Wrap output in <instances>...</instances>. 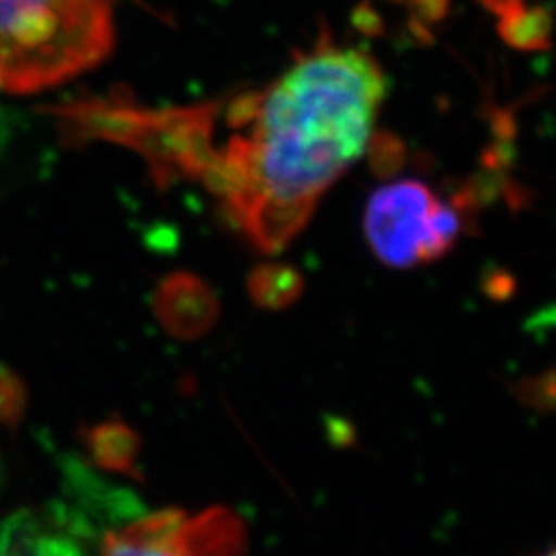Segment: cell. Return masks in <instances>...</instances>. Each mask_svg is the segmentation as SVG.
<instances>
[{
  "mask_svg": "<svg viewBox=\"0 0 556 556\" xmlns=\"http://www.w3.org/2000/svg\"><path fill=\"white\" fill-rule=\"evenodd\" d=\"M388 79L355 46L319 40L277 79L229 100L149 110L85 100L80 140L126 144L161 179L200 184L262 254L282 252L376 137Z\"/></svg>",
  "mask_w": 556,
  "mask_h": 556,
  "instance_id": "6da1fadb",
  "label": "cell"
},
{
  "mask_svg": "<svg viewBox=\"0 0 556 556\" xmlns=\"http://www.w3.org/2000/svg\"><path fill=\"white\" fill-rule=\"evenodd\" d=\"M112 0H0V87L31 93L105 59Z\"/></svg>",
  "mask_w": 556,
  "mask_h": 556,
  "instance_id": "7a4b0ae2",
  "label": "cell"
},
{
  "mask_svg": "<svg viewBox=\"0 0 556 556\" xmlns=\"http://www.w3.org/2000/svg\"><path fill=\"white\" fill-rule=\"evenodd\" d=\"M454 200L418 179H397L374 192L365 211V238L386 266L408 270L443 258L464 231Z\"/></svg>",
  "mask_w": 556,
  "mask_h": 556,
  "instance_id": "3957f363",
  "label": "cell"
},
{
  "mask_svg": "<svg viewBox=\"0 0 556 556\" xmlns=\"http://www.w3.org/2000/svg\"><path fill=\"white\" fill-rule=\"evenodd\" d=\"M245 542L243 521L225 507L199 516L163 509L110 530L101 556H245Z\"/></svg>",
  "mask_w": 556,
  "mask_h": 556,
  "instance_id": "277c9868",
  "label": "cell"
},
{
  "mask_svg": "<svg viewBox=\"0 0 556 556\" xmlns=\"http://www.w3.org/2000/svg\"><path fill=\"white\" fill-rule=\"evenodd\" d=\"M89 526L71 507L48 503L0 523V556H93Z\"/></svg>",
  "mask_w": 556,
  "mask_h": 556,
  "instance_id": "5b68a950",
  "label": "cell"
},
{
  "mask_svg": "<svg viewBox=\"0 0 556 556\" xmlns=\"http://www.w3.org/2000/svg\"><path fill=\"white\" fill-rule=\"evenodd\" d=\"M155 312L161 326L179 340H199L211 332L219 318L213 291L190 275L169 277L157 291Z\"/></svg>",
  "mask_w": 556,
  "mask_h": 556,
  "instance_id": "8992f818",
  "label": "cell"
},
{
  "mask_svg": "<svg viewBox=\"0 0 556 556\" xmlns=\"http://www.w3.org/2000/svg\"><path fill=\"white\" fill-rule=\"evenodd\" d=\"M89 452L103 470L142 478L139 472L140 439L126 422L108 420L87 433Z\"/></svg>",
  "mask_w": 556,
  "mask_h": 556,
  "instance_id": "52a82bcc",
  "label": "cell"
},
{
  "mask_svg": "<svg viewBox=\"0 0 556 556\" xmlns=\"http://www.w3.org/2000/svg\"><path fill=\"white\" fill-rule=\"evenodd\" d=\"M250 295L262 309H285L295 303L303 282L295 270L287 266H262L250 277Z\"/></svg>",
  "mask_w": 556,
  "mask_h": 556,
  "instance_id": "ba28073f",
  "label": "cell"
},
{
  "mask_svg": "<svg viewBox=\"0 0 556 556\" xmlns=\"http://www.w3.org/2000/svg\"><path fill=\"white\" fill-rule=\"evenodd\" d=\"M519 397L523 404L536 406L538 410H551L555 402V376L548 371L546 376L526 379L519 386Z\"/></svg>",
  "mask_w": 556,
  "mask_h": 556,
  "instance_id": "9c48e42d",
  "label": "cell"
},
{
  "mask_svg": "<svg viewBox=\"0 0 556 556\" xmlns=\"http://www.w3.org/2000/svg\"><path fill=\"white\" fill-rule=\"evenodd\" d=\"M23 408V388L9 371H0V420H15Z\"/></svg>",
  "mask_w": 556,
  "mask_h": 556,
  "instance_id": "30bf717a",
  "label": "cell"
},
{
  "mask_svg": "<svg viewBox=\"0 0 556 556\" xmlns=\"http://www.w3.org/2000/svg\"><path fill=\"white\" fill-rule=\"evenodd\" d=\"M544 556H555V553H553V551H551V553H546V555Z\"/></svg>",
  "mask_w": 556,
  "mask_h": 556,
  "instance_id": "8fae6325",
  "label": "cell"
}]
</instances>
